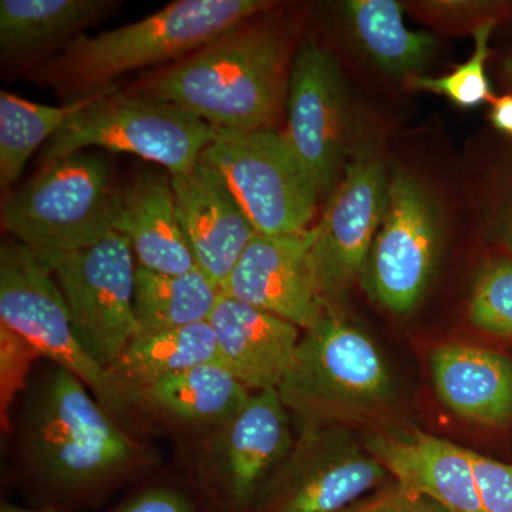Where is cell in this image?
<instances>
[{
    "mask_svg": "<svg viewBox=\"0 0 512 512\" xmlns=\"http://www.w3.org/2000/svg\"><path fill=\"white\" fill-rule=\"evenodd\" d=\"M390 175L370 146L353 148L318 224L312 262L326 305L339 299L365 271L367 256L386 215Z\"/></svg>",
    "mask_w": 512,
    "mask_h": 512,
    "instance_id": "cell-11",
    "label": "cell"
},
{
    "mask_svg": "<svg viewBox=\"0 0 512 512\" xmlns=\"http://www.w3.org/2000/svg\"><path fill=\"white\" fill-rule=\"evenodd\" d=\"M113 163L101 150H84L43 164L2 208V227L36 252L90 247L114 232L120 191Z\"/></svg>",
    "mask_w": 512,
    "mask_h": 512,
    "instance_id": "cell-5",
    "label": "cell"
},
{
    "mask_svg": "<svg viewBox=\"0 0 512 512\" xmlns=\"http://www.w3.org/2000/svg\"><path fill=\"white\" fill-rule=\"evenodd\" d=\"M289 43L269 23H244L147 80L137 92L224 130L274 128L288 94Z\"/></svg>",
    "mask_w": 512,
    "mask_h": 512,
    "instance_id": "cell-1",
    "label": "cell"
},
{
    "mask_svg": "<svg viewBox=\"0 0 512 512\" xmlns=\"http://www.w3.org/2000/svg\"><path fill=\"white\" fill-rule=\"evenodd\" d=\"M343 8L357 45L383 73L414 76L436 50V37L404 25L396 0H350Z\"/></svg>",
    "mask_w": 512,
    "mask_h": 512,
    "instance_id": "cell-24",
    "label": "cell"
},
{
    "mask_svg": "<svg viewBox=\"0 0 512 512\" xmlns=\"http://www.w3.org/2000/svg\"><path fill=\"white\" fill-rule=\"evenodd\" d=\"M111 6L106 0H2L0 50L28 59L76 35Z\"/></svg>",
    "mask_w": 512,
    "mask_h": 512,
    "instance_id": "cell-23",
    "label": "cell"
},
{
    "mask_svg": "<svg viewBox=\"0 0 512 512\" xmlns=\"http://www.w3.org/2000/svg\"><path fill=\"white\" fill-rule=\"evenodd\" d=\"M271 6L266 0H178L123 28L76 37L50 74L89 96L131 70L190 56Z\"/></svg>",
    "mask_w": 512,
    "mask_h": 512,
    "instance_id": "cell-3",
    "label": "cell"
},
{
    "mask_svg": "<svg viewBox=\"0 0 512 512\" xmlns=\"http://www.w3.org/2000/svg\"><path fill=\"white\" fill-rule=\"evenodd\" d=\"M113 512H195L191 501L180 491L153 487L141 491Z\"/></svg>",
    "mask_w": 512,
    "mask_h": 512,
    "instance_id": "cell-32",
    "label": "cell"
},
{
    "mask_svg": "<svg viewBox=\"0 0 512 512\" xmlns=\"http://www.w3.org/2000/svg\"><path fill=\"white\" fill-rule=\"evenodd\" d=\"M468 319L474 328L512 339V258L490 259L481 266L468 302Z\"/></svg>",
    "mask_w": 512,
    "mask_h": 512,
    "instance_id": "cell-28",
    "label": "cell"
},
{
    "mask_svg": "<svg viewBox=\"0 0 512 512\" xmlns=\"http://www.w3.org/2000/svg\"><path fill=\"white\" fill-rule=\"evenodd\" d=\"M42 357L30 343L5 325H0V406L3 427L9 426V410L20 390L25 389L30 367Z\"/></svg>",
    "mask_w": 512,
    "mask_h": 512,
    "instance_id": "cell-29",
    "label": "cell"
},
{
    "mask_svg": "<svg viewBox=\"0 0 512 512\" xmlns=\"http://www.w3.org/2000/svg\"><path fill=\"white\" fill-rule=\"evenodd\" d=\"M488 225L491 235L512 252V161L495 197Z\"/></svg>",
    "mask_w": 512,
    "mask_h": 512,
    "instance_id": "cell-33",
    "label": "cell"
},
{
    "mask_svg": "<svg viewBox=\"0 0 512 512\" xmlns=\"http://www.w3.org/2000/svg\"><path fill=\"white\" fill-rule=\"evenodd\" d=\"M80 106V99L55 107L0 92V185L9 190L19 180L37 148L47 144L64 121Z\"/></svg>",
    "mask_w": 512,
    "mask_h": 512,
    "instance_id": "cell-26",
    "label": "cell"
},
{
    "mask_svg": "<svg viewBox=\"0 0 512 512\" xmlns=\"http://www.w3.org/2000/svg\"><path fill=\"white\" fill-rule=\"evenodd\" d=\"M288 417L278 390H261L251 393L237 416L221 427L212 463L222 494L232 504L251 503L269 474L291 453Z\"/></svg>",
    "mask_w": 512,
    "mask_h": 512,
    "instance_id": "cell-16",
    "label": "cell"
},
{
    "mask_svg": "<svg viewBox=\"0 0 512 512\" xmlns=\"http://www.w3.org/2000/svg\"><path fill=\"white\" fill-rule=\"evenodd\" d=\"M313 229L284 237L256 235L229 275L222 293L313 328L326 312L312 262Z\"/></svg>",
    "mask_w": 512,
    "mask_h": 512,
    "instance_id": "cell-14",
    "label": "cell"
},
{
    "mask_svg": "<svg viewBox=\"0 0 512 512\" xmlns=\"http://www.w3.org/2000/svg\"><path fill=\"white\" fill-rule=\"evenodd\" d=\"M114 231L128 239L138 266L147 271L178 275L198 268L181 225L171 180L141 175L120 191Z\"/></svg>",
    "mask_w": 512,
    "mask_h": 512,
    "instance_id": "cell-20",
    "label": "cell"
},
{
    "mask_svg": "<svg viewBox=\"0 0 512 512\" xmlns=\"http://www.w3.org/2000/svg\"><path fill=\"white\" fill-rule=\"evenodd\" d=\"M393 481L412 488L448 512H484L467 448L413 431H376L363 441Z\"/></svg>",
    "mask_w": 512,
    "mask_h": 512,
    "instance_id": "cell-17",
    "label": "cell"
},
{
    "mask_svg": "<svg viewBox=\"0 0 512 512\" xmlns=\"http://www.w3.org/2000/svg\"><path fill=\"white\" fill-rule=\"evenodd\" d=\"M0 512H55L49 510H29V508L18 507V505L3 503Z\"/></svg>",
    "mask_w": 512,
    "mask_h": 512,
    "instance_id": "cell-35",
    "label": "cell"
},
{
    "mask_svg": "<svg viewBox=\"0 0 512 512\" xmlns=\"http://www.w3.org/2000/svg\"><path fill=\"white\" fill-rule=\"evenodd\" d=\"M504 70H505V74H507V76H508V79H510L511 83H512V56L508 57V59L505 60Z\"/></svg>",
    "mask_w": 512,
    "mask_h": 512,
    "instance_id": "cell-36",
    "label": "cell"
},
{
    "mask_svg": "<svg viewBox=\"0 0 512 512\" xmlns=\"http://www.w3.org/2000/svg\"><path fill=\"white\" fill-rule=\"evenodd\" d=\"M0 325L79 377L107 412L121 414L137 403L84 349L49 266L15 239L0 247Z\"/></svg>",
    "mask_w": 512,
    "mask_h": 512,
    "instance_id": "cell-7",
    "label": "cell"
},
{
    "mask_svg": "<svg viewBox=\"0 0 512 512\" xmlns=\"http://www.w3.org/2000/svg\"><path fill=\"white\" fill-rule=\"evenodd\" d=\"M217 136V127L157 97L111 90L89 94L47 141L43 164L84 150L127 153L190 171Z\"/></svg>",
    "mask_w": 512,
    "mask_h": 512,
    "instance_id": "cell-6",
    "label": "cell"
},
{
    "mask_svg": "<svg viewBox=\"0 0 512 512\" xmlns=\"http://www.w3.org/2000/svg\"><path fill=\"white\" fill-rule=\"evenodd\" d=\"M497 22H485L473 29V55L458 64L446 76L430 77L414 74L406 84L414 90L440 94L461 109H476L493 101V90L488 80L487 60L490 56V40Z\"/></svg>",
    "mask_w": 512,
    "mask_h": 512,
    "instance_id": "cell-27",
    "label": "cell"
},
{
    "mask_svg": "<svg viewBox=\"0 0 512 512\" xmlns=\"http://www.w3.org/2000/svg\"><path fill=\"white\" fill-rule=\"evenodd\" d=\"M211 362H218L217 340L207 320L185 328L138 336L109 372L140 403V393L151 384Z\"/></svg>",
    "mask_w": 512,
    "mask_h": 512,
    "instance_id": "cell-22",
    "label": "cell"
},
{
    "mask_svg": "<svg viewBox=\"0 0 512 512\" xmlns=\"http://www.w3.org/2000/svg\"><path fill=\"white\" fill-rule=\"evenodd\" d=\"M278 393L302 429L373 423L399 400L375 342L338 306H328L313 328L303 330Z\"/></svg>",
    "mask_w": 512,
    "mask_h": 512,
    "instance_id": "cell-2",
    "label": "cell"
},
{
    "mask_svg": "<svg viewBox=\"0 0 512 512\" xmlns=\"http://www.w3.org/2000/svg\"><path fill=\"white\" fill-rule=\"evenodd\" d=\"M37 255L55 276L84 349L109 370L138 336L130 242L114 231L90 247Z\"/></svg>",
    "mask_w": 512,
    "mask_h": 512,
    "instance_id": "cell-9",
    "label": "cell"
},
{
    "mask_svg": "<svg viewBox=\"0 0 512 512\" xmlns=\"http://www.w3.org/2000/svg\"><path fill=\"white\" fill-rule=\"evenodd\" d=\"M345 427L302 429L264 485L259 512H342L393 478Z\"/></svg>",
    "mask_w": 512,
    "mask_h": 512,
    "instance_id": "cell-12",
    "label": "cell"
},
{
    "mask_svg": "<svg viewBox=\"0 0 512 512\" xmlns=\"http://www.w3.org/2000/svg\"><path fill=\"white\" fill-rule=\"evenodd\" d=\"M222 363L249 392L276 389L301 342V328L221 293L210 320Z\"/></svg>",
    "mask_w": 512,
    "mask_h": 512,
    "instance_id": "cell-18",
    "label": "cell"
},
{
    "mask_svg": "<svg viewBox=\"0 0 512 512\" xmlns=\"http://www.w3.org/2000/svg\"><path fill=\"white\" fill-rule=\"evenodd\" d=\"M443 242L439 202L412 174L396 171L363 271L367 292L397 315L413 311L433 279Z\"/></svg>",
    "mask_w": 512,
    "mask_h": 512,
    "instance_id": "cell-10",
    "label": "cell"
},
{
    "mask_svg": "<svg viewBox=\"0 0 512 512\" xmlns=\"http://www.w3.org/2000/svg\"><path fill=\"white\" fill-rule=\"evenodd\" d=\"M251 392L220 362L205 363L148 386L140 403L194 426L224 427Z\"/></svg>",
    "mask_w": 512,
    "mask_h": 512,
    "instance_id": "cell-21",
    "label": "cell"
},
{
    "mask_svg": "<svg viewBox=\"0 0 512 512\" xmlns=\"http://www.w3.org/2000/svg\"><path fill=\"white\" fill-rule=\"evenodd\" d=\"M92 394L79 377L55 366L26 403V450L56 487L100 483L141 457V448Z\"/></svg>",
    "mask_w": 512,
    "mask_h": 512,
    "instance_id": "cell-4",
    "label": "cell"
},
{
    "mask_svg": "<svg viewBox=\"0 0 512 512\" xmlns=\"http://www.w3.org/2000/svg\"><path fill=\"white\" fill-rule=\"evenodd\" d=\"M342 512H448L412 488L392 481Z\"/></svg>",
    "mask_w": 512,
    "mask_h": 512,
    "instance_id": "cell-31",
    "label": "cell"
},
{
    "mask_svg": "<svg viewBox=\"0 0 512 512\" xmlns=\"http://www.w3.org/2000/svg\"><path fill=\"white\" fill-rule=\"evenodd\" d=\"M490 104L491 124L495 130L512 137V94L494 97Z\"/></svg>",
    "mask_w": 512,
    "mask_h": 512,
    "instance_id": "cell-34",
    "label": "cell"
},
{
    "mask_svg": "<svg viewBox=\"0 0 512 512\" xmlns=\"http://www.w3.org/2000/svg\"><path fill=\"white\" fill-rule=\"evenodd\" d=\"M221 293L200 268L170 275L137 266L134 315L138 336L207 322Z\"/></svg>",
    "mask_w": 512,
    "mask_h": 512,
    "instance_id": "cell-25",
    "label": "cell"
},
{
    "mask_svg": "<svg viewBox=\"0 0 512 512\" xmlns=\"http://www.w3.org/2000/svg\"><path fill=\"white\" fill-rule=\"evenodd\" d=\"M441 402L461 419L488 427L512 420V362L494 350L446 343L430 355Z\"/></svg>",
    "mask_w": 512,
    "mask_h": 512,
    "instance_id": "cell-19",
    "label": "cell"
},
{
    "mask_svg": "<svg viewBox=\"0 0 512 512\" xmlns=\"http://www.w3.org/2000/svg\"><path fill=\"white\" fill-rule=\"evenodd\" d=\"M484 512H512V464L468 450Z\"/></svg>",
    "mask_w": 512,
    "mask_h": 512,
    "instance_id": "cell-30",
    "label": "cell"
},
{
    "mask_svg": "<svg viewBox=\"0 0 512 512\" xmlns=\"http://www.w3.org/2000/svg\"><path fill=\"white\" fill-rule=\"evenodd\" d=\"M170 180L195 262L222 292L242 252L258 235L254 225L210 164L200 160Z\"/></svg>",
    "mask_w": 512,
    "mask_h": 512,
    "instance_id": "cell-15",
    "label": "cell"
},
{
    "mask_svg": "<svg viewBox=\"0 0 512 512\" xmlns=\"http://www.w3.org/2000/svg\"><path fill=\"white\" fill-rule=\"evenodd\" d=\"M200 160L224 178L256 234L284 237L311 228L320 195L284 133L217 128Z\"/></svg>",
    "mask_w": 512,
    "mask_h": 512,
    "instance_id": "cell-8",
    "label": "cell"
},
{
    "mask_svg": "<svg viewBox=\"0 0 512 512\" xmlns=\"http://www.w3.org/2000/svg\"><path fill=\"white\" fill-rule=\"evenodd\" d=\"M286 113L289 147L320 197L332 194L352 156L349 94L338 60L313 40L293 60Z\"/></svg>",
    "mask_w": 512,
    "mask_h": 512,
    "instance_id": "cell-13",
    "label": "cell"
}]
</instances>
